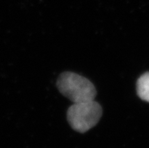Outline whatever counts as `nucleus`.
Segmentation results:
<instances>
[{"instance_id":"nucleus-1","label":"nucleus","mask_w":149,"mask_h":148,"mask_svg":"<svg viewBox=\"0 0 149 148\" xmlns=\"http://www.w3.org/2000/svg\"><path fill=\"white\" fill-rule=\"evenodd\" d=\"M59 92L74 103L95 100L96 90L94 85L85 77L71 72H64L57 80Z\"/></svg>"},{"instance_id":"nucleus-2","label":"nucleus","mask_w":149,"mask_h":148,"mask_svg":"<svg viewBox=\"0 0 149 148\" xmlns=\"http://www.w3.org/2000/svg\"><path fill=\"white\" fill-rule=\"evenodd\" d=\"M102 115L101 105L93 100L74 103L68 109L67 118L73 129L83 133L94 127Z\"/></svg>"},{"instance_id":"nucleus-3","label":"nucleus","mask_w":149,"mask_h":148,"mask_svg":"<svg viewBox=\"0 0 149 148\" xmlns=\"http://www.w3.org/2000/svg\"><path fill=\"white\" fill-rule=\"evenodd\" d=\"M137 93L141 99L149 102V72L144 73L137 81Z\"/></svg>"}]
</instances>
